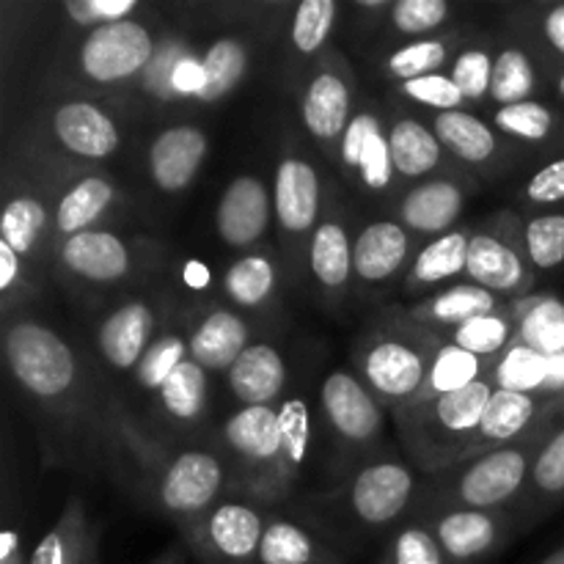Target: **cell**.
<instances>
[{"label": "cell", "instance_id": "cell-43", "mask_svg": "<svg viewBox=\"0 0 564 564\" xmlns=\"http://www.w3.org/2000/svg\"><path fill=\"white\" fill-rule=\"evenodd\" d=\"M518 341L545 358L564 352V303L556 297H527L521 303Z\"/></svg>", "mask_w": 564, "mask_h": 564}, {"label": "cell", "instance_id": "cell-42", "mask_svg": "<svg viewBox=\"0 0 564 564\" xmlns=\"http://www.w3.org/2000/svg\"><path fill=\"white\" fill-rule=\"evenodd\" d=\"M549 358L516 339L496 358L490 380H494L496 389L518 391V394H549Z\"/></svg>", "mask_w": 564, "mask_h": 564}, {"label": "cell", "instance_id": "cell-30", "mask_svg": "<svg viewBox=\"0 0 564 564\" xmlns=\"http://www.w3.org/2000/svg\"><path fill=\"white\" fill-rule=\"evenodd\" d=\"M564 501V427L549 430L534 452L532 471H529L527 490L518 505V512L523 521L529 518L545 516L549 510H556Z\"/></svg>", "mask_w": 564, "mask_h": 564}, {"label": "cell", "instance_id": "cell-13", "mask_svg": "<svg viewBox=\"0 0 564 564\" xmlns=\"http://www.w3.org/2000/svg\"><path fill=\"white\" fill-rule=\"evenodd\" d=\"M556 405V397L549 394H518V391L496 389L479 419L477 435L468 449L466 460L485 455V452L512 446L532 435L549 433V419Z\"/></svg>", "mask_w": 564, "mask_h": 564}, {"label": "cell", "instance_id": "cell-28", "mask_svg": "<svg viewBox=\"0 0 564 564\" xmlns=\"http://www.w3.org/2000/svg\"><path fill=\"white\" fill-rule=\"evenodd\" d=\"M116 198H119V191H116L113 180H108L105 174L80 176L61 193L58 204H55L53 235L58 237V242H64L80 231L97 229V224L113 207Z\"/></svg>", "mask_w": 564, "mask_h": 564}, {"label": "cell", "instance_id": "cell-52", "mask_svg": "<svg viewBox=\"0 0 564 564\" xmlns=\"http://www.w3.org/2000/svg\"><path fill=\"white\" fill-rule=\"evenodd\" d=\"M449 77L457 83L468 105L482 102L490 97V77H494V53L488 44H471L463 47L452 58Z\"/></svg>", "mask_w": 564, "mask_h": 564}, {"label": "cell", "instance_id": "cell-11", "mask_svg": "<svg viewBox=\"0 0 564 564\" xmlns=\"http://www.w3.org/2000/svg\"><path fill=\"white\" fill-rule=\"evenodd\" d=\"M419 494V479L400 460H375L356 471L347 485V507L367 529H386L400 521Z\"/></svg>", "mask_w": 564, "mask_h": 564}, {"label": "cell", "instance_id": "cell-33", "mask_svg": "<svg viewBox=\"0 0 564 564\" xmlns=\"http://www.w3.org/2000/svg\"><path fill=\"white\" fill-rule=\"evenodd\" d=\"M160 413L169 419L174 427H196L207 416L209 402V378L207 369L193 358H185L180 367L171 372V378L160 386L154 394Z\"/></svg>", "mask_w": 564, "mask_h": 564}, {"label": "cell", "instance_id": "cell-41", "mask_svg": "<svg viewBox=\"0 0 564 564\" xmlns=\"http://www.w3.org/2000/svg\"><path fill=\"white\" fill-rule=\"evenodd\" d=\"M91 545H88V527L80 505H69L61 521L39 540L28 564H88Z\"/></svg>", "mask_w": 564, "mask_h": 564}, {"label": "cell", "instance_id": "cell-18", "mask_svg": "<svg viewBox=\"0 0 564 564\" xmlns=\"http://www.w3.org/2000/svg\"><path fill=\"white\" fill-rule=\"evenodd\" d=\"M160 330L158 312L143 297H130L121 306H116L108 317L102 319L97 330V350L99 358L108 364V369L124 375L135 372L141 358L147 356L149 347L154 345Z\"/></svg>", "mask_w": 564, "mask_h": 564}, {"label": "cell", "instance_id": "cell-49", "mask_svg": "<svg viewBox=\"0 0 564 564\" xmlns=\"http://www.w3.org/2000/svg\"><path fill=\"white\" fill-rule=\"evenodd\" d=\"M339 20V3L336 0H303L292 17L290 42L295 53L314 55L328 44Z\"/></svg>", "mask_w": 564, "mask_h": 564}, {"label": "cell", "instance_id": "cell-59", "mask_svg": "<svg viewBox=\"0 0 564 564\" xmlns=\"http://www.w3.org/2000/svg\"><path fill=\"white\" fill-rule=\"evenodd\" d=\"M202 91V58H193L191 53L182 55L174 69V94H196Z\"/></svg>", "mask_w": 564, "mask_h": 564}, {"label": "cell", "instance_id": "cell-26", "mask_svg": "<svg viewBox=\"0 0 564 564\" xmlns=\"http://www.w3.org/2000/svg\"><path fill=\"white\" fill-rule=\"evenodd\" d=\"M286 369L284 356L270 341H253L226 372V386L240 408L246 405H279L284 400Z\"/></svg>", "mask_w": 564, "mask_h": 564}, {"label": "cell", "instance_id": "cell-16", "mask_svg": "<svg viewBox=\"0 0 564 564\" xmlns=\"http://www.w3.org/2000/svg\"><path fill=\"white\" fill-rule=\"evenodd\" d=\"M323 185L319 174L301 154H284L273 174V213L281 235L290 240L312 237L319 226Z\"/></svg>", "mask_w": 564, "mask_h": 564}, {"label": "cell", "instance_id": "cell-40", "mask_svg": "<svg viewBox=\"0 0 564 564\" xmlns=\"http://www.w3.org/2000/svg\"><path fill=\"white\" fill-rule=\"evenodd\" d=\"M246 75V44L235 36L215 39L202 55V91L196 94V99H202V102H218V99L229 97Z\"/></svg>", "mask_w": 564, "mask_h": 564}, {"label": "cell", "instance_id": "cell-63", "mask_svg": "<svg viewBox=\"0 0 564 564\" xmlns=\"http://www.w3.org/2000/svg\"><path fill=\"white\" fill-rule=\"evenodd\" d=\"M556 94L564 99V69H562V75L556 77Z\"/></svg>", "mask_w": 564, "mask_h": 564}, {"label": "cell", "instance_id": "cell-19", "mask_svg": "<svg viewBox=\"0 0 564 564\" xmlns=\"http://www.w3.org/2000/svg\"><path fill=\"white\" fill-rule=\"evenodd\" d=\"M413 257V235L400 220H372L352 240V275L369 290H383L411 268Z\"/></svg>", "mask_w": 564, "mask_h": 564}, {"label": "cell", "instance_id": "cell-25", "mask_svg": "<svg viewBox=\"0 0 564 564\" xmlns=\"http://www.w3.org/2000/svg\"><path fill=\"white\" fill-rule=\"evenodd\" d=\"M251 323L240 312L213 306L187 330V350L207 372H229L237 358L253 345Z\"/></svg>", "mask_w": 564, "mask_h": 564}, {"label": "cell", "instance_id": "cell-6", "mask_svg": "<svg viewBox=\"0 0 564 564\" xmlns=\"http://www.w3.org/2000/svg\"><path fill=\"white\" fill-rule=\"evenodd\" d=\"M226 485H229V466L224 457L209 449H182L163 463L154 488H158L160 510L180 518L187 527L220 505L218 499L224 496Z\"/></svg>", "mask_w": 564, "mask_h": 564}, {"label": "cell", "instance_id": "cell-51", "mask_svg": "<svg viewBox=\"0 0 564 564\" xmlns=\"http://www.w3.org/2000/svg\"><path fill=\"white\" fill-rule=\"evenodd\" d=\"M383 564H452L441 549L430 521L408 523L391 538Z\"/></svg>", "mask_w": 564, "mask_h": 564}, {"label": "cell", "instance_id": "cell-2", "mask_svg": "<svg viewBox=\"0 0 564 564\" xmlns=\"http://www.w3.org/2000/svg\"><path fill=\"white\" fill-rule=\"evenodd\" d=\"M441 341L402 312L391 314L358 345L356 375L386 411L397 413L422 394Z\"/></svg>", "mask_w": 564, "mask_h": 564}, {"label": "cell", "instance_id": "cell-3", "mask_svg": "<svg viewBox=\"0 0 564 564\" xmlns=\"http://www.w3.org/2000/svg\"><path fill=\"white\" fill-rule=\"evenodd\" d=\"M3 352L11 378L44 408L69 405L80 389V358L69 341L33 317L6 319Z\"/></svg>", "mask_w": 564, "mask_h": 564}, {"label": "cell", "instance_id": "cell-31", "mask_svg": "<svg viewBox=\"0 0 564 564\" xmlns=\"http://www.w3.org/2000/svg\"><path fill=\"white\" fill-rule=\"evenodd\" d=\"M438 135L441 147L455 160L466 165H488L499 158V135L496 127L468 110H449V113H433L430 121Z\"/></svg>", "mask_w": 564, "mask_h": 564}, {"label": "cell", "instance_id": "cell-21", "mask_svg": "<svg viewBox=\"0 0 564 564\" xmlns=\"http://www.w3.org/2000/svg\"><path fill=\"white\" fill-rule=\"evenodd\" d=\"M466 204L468 193L463 182L449 180V176H430L402 193L400 204H397V220L413 237L435 240V237L457 229V220H460Z\"/></svg>", "mask_w": 564, "mask_h": 564}, {"label": "cell", "instance_id": "cell-61", "mask_svg": "<svg viewBox=\"0 0 564 564\" xmlns=\"http://www.w3.org/2000/svg\"><path fill=\"white\" fill-rule=\"evenodd\" d=\"M549 427H551V430H560V427H564V394L560 397V400H556L554 411H551Z\"/></svg>", "mask_w": 564, "mask_h": 564}, {"label": "cell", "instance_id": "cell-22", "mask_svg": "<svg viewBox=\"0 0 564 564\" xmlns=\"http://www.w3.org/2000/svg\"><path fill=\"white\" fill-rule=\"evenodd\" d=\"M207 132L196 124L165 127L147 152L149 180L163 193H182L202 171L207 160Z\"/></svg>", "mask_w": 564, "mask_h": 564}, {"label": "cell", "instance_id": "cell-62", "mask_svg": "<svg viewBox=\"0 0 564 564\" xmlns=\"http://www.w3.org/2000/svg\"><path fill=\"white\" fill-rule=\"evenodd\" d=\"M540 564H564V543L560 545V549H554V551H551V554L545 556V560L540 562Z\"/></svg>", "mask_w": 564, "mask_h": 564}, {"label": "cell", "instance_id": "cell-46", "mask_svg": "<svg viewBox=\"0 0 564 564\" xmlns=\"http://www.w3.org/2000/svg\"><path fill=\"white\" fill-rule=\"evenodd\" d=\"M523 248L538 273L560 270L564 264V213L551 209L529 218L521 226Z\"/></svg>", "mask_w": 564, "mask_h": 564}, {"label": "cell", "instance_id": "cell-23", "mask_svg": "<svg viewBox=\"0 0 564 564\" xmlns=\"http://www.w3.org/2000/svg\"><path fill=\"white\" fill-rule=\"evenodd\" d=\"M50 130L64 152L80 160L113 158L121 141L113 116L88 99L61 102L50 116Z\"/></svg>", "mask_w": 564, "mask_h": 564}, {"label": "cell", "instance_id": "cell-58", "mask_svg": "<svg viewBox=\"0 0 564 564\" xmlns=\"http://www.w3.org/2000/svg\"><path fill=\"white\" fill-rule=\"evenodd\" d=\"M22 281H25V259L14 248L0 242V292H3L6 301Z\"/></svg>", "mask_w": 564, "mask_h": 564}, {"label": "cell", "instance_id": "cell-36", "mask_svg": "<svg viewBox=\"0 0 564 564\" xmlns=\"http://www.w3.org/2000/svg\"><path fill=\"white\" fill-rule=\"evenodd\" d=\"M257 564H345L312 529L286 518L268 521Z\"/></svg>", "mask_w": 564, "mask_h": 564}, {"label": "cell", "instance_id": "cell-53", "mask_svg": "<svg viewBox=\"0 0 564 564\" xmlns=\"http://www.w3.org/2000/svg\"><path fill=\"white\" fill-rule=\"evenodd\" d=\"M397 91L405 99H411L419 108H430L433 113H449V110H466L468 99L452 80L449 72H438V75L416 77V80L397 83Z\"/></svg>", "mask_w": 564, "mask_h": 564}, {"label": "cell", "instance_id": "cell-50", "mask_svg": "<svg viewBox=\"0 0 564 564\" xmlns=\"http://www.w3.org/2000/svg\"><path fill=\"white\" fill-rule=\"evenodd\" d=\"M452 6L446 0H397L391 3L386 22L397 36H408L411 42L427 39V33L446 25Z\"/></svg>", "mask_w": 564, "mask_h": 564}, {"label": "cell", "instance_id": "cell-29", "mask_svg": "<svg viewBox=\"0 0 564 564\" xmlns=\"http://www.w3.org/2000/svg\"><path fill=\"white\" fill-rule=\"evenodd\" d=\"M389 147L397 176L413 182V185L430 180L441 169L446 152L433 127L413 119V116H400V119L391 121Z\"/></svg>", "mask_w": 564, "mask_h": 564}, {"label": "cell", "instance_id": "cell-38", "mask_svg": "<svg viewBox=\"0 0 564 564\" xmlns=\"http://www.w3.org/2000/svg\"><path fill=\"white\" fill-rule=\"evenodd\" d=\"M521 303L523 301H512L505 308H499V312L482 314V317L460 325V328L446 336V341H455L457 347H463L468 352H477L482 358H499L518 339Z\"/></svg>", "mask_w": 564, "mask_h": 564}, {"label": "cell", "instance_id": "cell-24", "mask_svg": "<svg viewBox=\"0 0 564 564\" xmlns=\"http://www.w3.org/2000/svg\"><path fill=\"white\" fill-rule=\"evenodd\" d=\"M507 303L512 301H505V297L477 286L474 281L463 279L457 281V284L446 286V290L433 292V295L424 297V301L413 303V306L405 308L402 314H405L408 319H413L416 325H422L424 330L438 336V339H446V336H449L452 330L460 328V325L471 323V319L482 317V314L499 312Z\"/></svg>", "mask_w": 564, "mask_h": 564}, {"label": "cell", "instance_id": "cell-54", "mask_svg": "<svg viewBox=\"0 0 564 564\" xmlns=\"http://www.w3.org/2000/svg\"><path fill=\"white\" fill-rule=\"evenodd\" d=\"M138 11V0H66L64 14L77 28L94 31L99 25H110V22L132 20Z\"/></svg>", "mask_w": 564, "mask_h": 564}, {"label": "cell", "instance_id": "cell-60", "mask_svg": "<svg viewBox=\"0 0 564 564\" xmlns=\"http://www.w3.org/2000/svg\"><path fill=\"white\" fill-rule=\"evenodd\" d=\"M185 281L193 286V290H202V286L209 284V270L204 268L202 262H187Z\"/></svg>", "mask_w": 564, "mask_h": 564}, {"label": "cell", "instance_id": "cell-47", "mask_svg": "<svg viewBox=\"0 0 564 564\" xmlns=\"http://www.w3.org/2000/svg\"><path fill=\"white\" fill-rule=\"evenodd\" d=\"M185 358H191V350H187V334L176 328H165L163 334L154 339V345L149 347L147 356L141 358V364L132 372V380L141 391H149V394H158L160 386L171 378L176 367H180Z\"/></svg>", "mask_w": 564, "mask_h": 564}, {"label": "cell", "instance_id": "cell-9", "mask_svg": "<svg viewBox=\"0 0 564 564\" xmlns=\"http://www.w3.org/2000/svg\"><path fill=\"white\" fill-rule=\"evenodd\" d=\"M268 521L248 501H220L187 523V538L207 564H257Z\"/></svg>", "mask_w": 564, "mask_h": 564}, {"label": "cell", "instance_id": "cell-4", "mask_svg": "<svg viewBox=\"0 0 564 564\" xmlns=\"http://www.w3.org/2000/svg\"><path fill=\"white\" fill-rule=\"evenodd\" d=\"M545 435L549 433L485 452V455L460 463L452 471L438 474V485L433 488L435 507L438 510L507 512L510 505H521L534 452Z\"/></svg>", "mask_w": 564, "mask_h": 564}, {"label": "cell", "instance_id": "cell-34", "mask_svg": "<svg viewBox=\"0 0 564 564\" xmlns=\"http://www.w3.org/2000/svg\"><path fill=\"white\" fill-rule=\"evenodd\" d=\"M50 229H55V213L47 202L31 191H20L6 202L0 215V242L14 248L22 259H31L42 251Z\"/></svg>", "mask_w": 564, "mask_h": 564}, {"label": "cell", "instance_id": "cell-20", "mask_svg": "<svg viewBox=\"0 0 564 564\" xmlns=\"http://www.w3.org/2000/svg\"><path fill=\"white\" fill-rule=\"evenodd\" d=\"M352 83L345 66L325 64L308 77L301 99V119L308 135L323 147L341 143L352 121Z\"/></svg>", "mask_w": 564, "mask_h": 564}, {"label": "cell", "instance_id": "cell-44", "mask_svg": "<svg viewBox=\"0 0 564 564\" xmlns=\"http://www.w3.org/2000/svg\"><path fill=\"white\" fill-rule=\"evenodd\" d=\"M279 424H281V463H284L286 482L297 477L312 455L314 441V419L312 408L303 397H284L279 402Z\"/></svg>", "mask_w": 564, "mask_h": 564}, {"label": "cell", "instance_id": "cell-1", "mask_svg": "<svg viewBox=\"0 0 564 564\" xmlns=\"http://www.w3.org/2000/svg\"><path fill=\"white\" fill-rule=\"evenodd\" d=\"M494 391V380L485 378L457 394L416 400L400 408L394 413L397 433L413 466L427 477H438L466 463Z\"/></svg>", "mask_w": 564, "mask_h": 564}, {"label": "cell", "instance_id": "cell-10", "mask_svg": "<svg viewBox=\"0 0 564 564\" xmlns=\"http://www.w3.org/2000/svg\"><path fill=\"white\" fill-rule=\"evenodd\" d=\"M534 273L523 248L521 226L518 231L477 229L468 242L466 279L505 301H527L534 284Z\"/></svg>", "mask_w": 564, "mask_h": 564}, {"label": "cell", "instance_id": "cell-37", "mask_svg": "<svg viewBox=\"0 0 564 564\" xmlns=\"http://www.w3.org/2000/svg\"><path fill=\"white\" fill-rule=\"evenodd\" d=\"M275 264L268 253H242L226 268L224 292L235 306L248 308V312H262L275 295Z\"/></svg>", "mask_w": 564, "mask_h": 564}, {"label": "cell", "instance_id": "cell-27", "mask_svg": "<svg viewBox=\"0 0 564 564\" xmlns=\"http://www.w3.org/2000/svg\"><path fill=\"white\" fill-rule=\"evenodd\" d=\"M468 242L471 229H452L424 242L405 273V292H427L435 286L446 290L457 284L468 268Z\"/></svg>", "mask_w": 564, "mask_h": 564}, {"label": "cell", "instance_id": "cell-48", "mask_svg": "<svg viewBox=\"0 0 564 564\" xmlns=\"http://www.w3.org/2000/svg\"><path fill=\"white\" fill-rule=\"evenodd\" d=\"M494 127L523 143H543L556 132V110L540 99L494 110Z\"/></svg>", "mask_w": 564, "mask_h": 564}, {"label": "cell", "instance_id": "cell-55", "mask_svg": "<svg viewBox=\"0 0 564 564\" xmlns=\"http://www.w3.org/2000/svg\"><path fill=\"white\" fill-rule=\"evenodd\" d=\"M523 202L532 207H562L564 204V158L551 160L534 171L523 185Z\"/></svg>", "mask_w": 564, "mask_h": 564}, {"label": "cell", "instance_id": "cell-7", "mask_svg": "<svg viewBox=\"0 0 564 564\" xmlns=\"http://www.w3.org/2000/svg\"><path fill=\"white\" fill-rule=\"evenodd\" d=\"M158 55V42L143 22H110L88 31L77 47V69L97 86H116L143 75Z\"/></svg>", "mask_w": 564, "mask_h": 564}, {"label": "cell", "instance_id": "cell-57", "mask_svg": "<svg viewBox=\"0 0 564 564\" xmlns=\"http://www.w3.org/2000/svg\"><path fill=\"white\" fill-rule=\"evenodd\" d=\"M538 31L545 50L554 53L560 61H564V3L545 6L543 14H540Z\"/></svg>", "mask_w": 564, "mask_h": 564}, {"label": "cell", "instance_id": "cell-15", "mask_svg": "<svg viewBox=\"0 0 564 564\" xmlns=\"http://www.w3.org/2000/svg\"><path fill=\"white\" fill-rule=\"evenodd\" d=\"M339 163L345 174L367 193H386L394 185L389 127L375 108H361L352 116L345 138L339 143Z\"/></svg>", "mask_w": 564, "mask_h": 564}, {"label": "cell", "instance_id": "cell-12", "mask_svg": "<svg viewBox=\"0 0 564 564\" xmlns=\"http://www.w3.org/2000/svg\"><path fill=\"white\" fill-rule=\"evenodd\" d=\"M273 220V187L257 174H237L215 204V235L231 251L251 253Z\"/></svg>", "mask_w": 564, "mask_h": 564}, {"label": "cell", "instance_id": "cell-17", "mask_svg": "<svg viewBox=\"0 0 564 564\" xmlns=\"http://www.w3.org/2000/svg\"><path fill=\"white\" fill-rule=\"evenodd\" d=\"M435 538L452 564H474L494 556L510 538L507 512L435 510L430 516Z\"/></svg>", "mask_w": 564, "mask_h": 564}, {"label": "cell", "instance_id": "cell-8", "mask_svg": "<svg viewBox=\"0 0 564 564\" xmlns=\"http://www.w3.org/2000/svg\"><path fill=\"white\" fill-rule=\"evenodd\" d=\"M319 411L347 452H369L383 441L386 408L356 372L334 369L319 389Z\"/></svg>", "mask_w": 564, "mask_h": 564}, {"label": "cell", "instance_id": "cell-39", "mask_svg": "<svg viewBox=\"0 0 564 564\" xmlns=\"http://www.w3.org/2000/svg\"><path fill=\"white\" fill-rule=\"evenodd\" d=\"M540 86L538 64L521 44H505L494 53V77H490V102L496 108L534 99Z\"/></svg>", "mask_w": 564, "mask_h": 564}, {"label": "cell", "instance_id": "cell-45", "mask_svg": "<svg viewBox=\"0 0 564 564\" xmlns=\"http://www.w3.org/2000/svg\"><path fill=\"white\" fill-rule=\"evenodd\" d=\"M449 36L416 39V42H405L402 47H397L394 53L389 55V61H386V69H389V75L394 77L397 83L438 75V72H444V66H449Z\"/></svg>", "mask_w": 564, "mask_h": 564}, {"label": "cell", "instance_id": "cell-5", "mask_svg": "<svg viewBox=\"0 0 564 564\" xmlns=\"http://www.w3.org/2000/svg\"><path fill=\"white\" fill-rule=\"evenodd\" d=\"M224 449L259 499H273L290 485L281 463L279 405L237 408L224 422Z\"/></svg>", "mask_w": 564, "mask_h": 564}, {"label": "cell", "instance_id": "cell-56", "mask_svg": "<svg viewBox=\"0 0 564 564\" xmlns=\"http://www.w3.org/2000/svg\"><path fill=\"white\" fill-rule=\"evenodd\" d=\"M187 53V47L182 42H171L165 47H158V55L152 58V64L147 66L143 77H147V88L160 99L174 97V69L182 61V55Z\"/></svg>", "mask_w": 564, "mask_h": 564}, {"label": "cell", "instance_id": "cell-14", "mask_svg": "<svg viewBox=\"0 0 564 564\" xmlns=\"http://www.w3.org/2000/svg\"><path fill=\"white\" fill-rule=\"evenodd\" d=\"M61 273L86 286H116L135 273V253L116 231L88 229L55 248Z\"/></svg>", "mask_w": 564, "mask_h": 564}, {"label": "cell", "instance_id": "cell-32", "mask_svg": "<svg viewBox=\"0 0 564 564\" xmlns=\"http://www.w3.org/2000/svg\"><path fill=\"white\" fill-rule=\"evenodd\" d=\"M308 270L330 295L347 290L352 279V240L339 218H325L308 237Z\"/></svg>", "mask_w": 564, "mask_h": 564}, {"label": "cell", "instance_id": "cell-35", "mask_svg": "<svg viewBox=\"0 0 564 564\" xmlns=\"http://www.w3.org/2000/svg\"><path fill=\"white\" fill-rule=\"evenodd\" d=\"M494 364L496 358H482L477 356V352L463 350L455 341L444 339L438 345V350H435L433 364H430L427 383H424L422 394H419L416 400H435V397L457 394V391L490 378Z\"/></svg>", "mask_w": 564, "mask_h": 564}]
</instances>
